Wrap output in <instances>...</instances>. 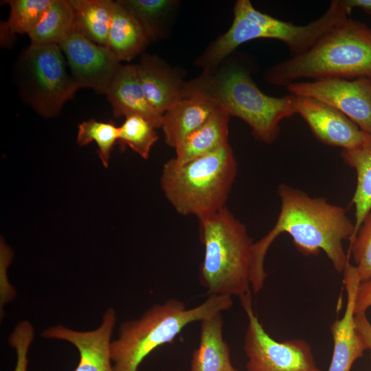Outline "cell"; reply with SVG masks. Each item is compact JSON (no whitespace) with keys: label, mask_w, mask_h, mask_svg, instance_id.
Returning a JSON list of instances; mask_svg holds the SVG:
<instances>
[{"label":"cell","mask_w":371,"mask_h":371,"mask_svg":"<svg viewBox=\"0 0 371 371\" xmlns=\"http://www.w3.org/2000/svg\"><path fill=\"white\" fill-rule=\"evenodd\" d=\"M278 193L281 205L276 224L252 246V291L257 293L263 288L267 276L266 254L273 242L283 233L289 234L297 250L306 256L324 251L334 269L343 273L349 261L343 242L351 240L355 233V224L345 209L286 184L280 185Z\"/></svg>","instance_id":"obj_1"},{"label":"cell","mask_w":371,"mask_h":371,"mask_svg":"<svg viewBox=\"0 0 371 371\" xmlns=\"http://www.w3.org/2000/svg\"><path fill=\"white\" fill-rule=\"evenodd\" d=\"M263 77L272 85L285 87L302 78L371 79V28L347 17L308 51L269 67Z\"/></svg>","instance_id":"obj_2"},{"label":"cell","mask_w":371,"mask_h":371,"mask_svg":"<svg viewBox=\"0 0 371 371\" xmlns=\"http://www.w3.org/2000/svg\"><path fill=\"white\" fill-rule=\"evenodd\" d=\"M186 89L212 99L230 116L249 125L258 141L271 144L280 134V124L295 113L296 95L271 96L263 93L244 67L230 64L203 71L186 81Z\"/></svg>","instance_id":"obj_3"},{"label":"cell","mask_w":371,"mask_h":371,"mask_svg":"<svg viewBox=\"0 0 371 371\" xmlns=\"http://www.w3.org/2000/svg\"><path fill=\"white\" fill-rule=\"evenodd\" d=\"M199 234L204 247L199 280L208 294H251L254 242L246 226L225 207L199 218Z\"/></svg>","instance_id":"obj_4"},{"label":"cell","mask_w":371,"mask_h":371,"mask_svg":"<svg viewBox=\"0 0 371 371\" xmlns=\"http://www.w3.org/2000/svg\"><path fill=\"white\" fill-rule=\"evenodd\" d=\"M232 297L210 295L201 304L188 308L177 299L150 307L139 318L122 324L111 343L115 371H137L143 360L157 348L172 341L188 324L229 309Z\"/></svg>","instance_id":"obj_5"},{"label":"cell","mask_w":371,"mask_h":371,"mask_svg":"<svg viewBox=\"0 0 371 371\" xmlns=\"http://www.w3.org/2000/svg\"><path fill=\"white\" fill-rule=\"evenodd\" d=\"M236 173V159L228 143L183 164L168 160L162 168L160 186L177 213L199 219L226 207Z\"/></svg>","instance_id":"obj_6"},{"label":"cell","mask_w":371,"mask_h":371,"mask_svg":"<svg viewBox=\"0 0 371 371\" xmlns=\"http://www.w3.org/2000/svg\"><path fill=\"white\" fill-rule=\"evenodd\" d=\"M350 14L344 0H333L319 18L306 25H296L256 10L249 0H238L230 27L209 45L204 57L209 64L218 65L238 46L258 38L280 41L291 56H298Z\"/></svg>","instance_id":"obj_7"},{"label":"cell","mask_w":371,"mask_h":371,"mask_svg":"<svg viewBox=\"0 0 371 371\" xmlns=\"http://www.w3.org/2000/svg\"><path fill=\"white\" fill-rule=\"evenodd\" d=\"M58 45H30L21 53L16 71L20 95L36 113L56 116L79 89L67 69Z\"/></svg>","instance_id":"obj_8"},{"label":"cell","mask_w":371,"mask_h":371,"mask_svg":"<svg viewBox=\"0 0 371 371\" xmlns=\"http://www.w3.org/2000/svg\"><path fill=\"white\" fill-rule=\"evenodd\" d=\"M240 300L248 318L244 340L247 371H322L306 341H278L266 332L255 314L251 294Z\"/></svg>","instance_id":"obj_9"},{"label":"cell","mask_w":371,"mask_h":371,"mask_svg":"<svg viewBox=\"0 0 371 371\" xmlns=\"http://www.w3.org/2000/svg\"><path fill=\"white\" fill-rule=\"evenodd\" d=\"M290 94L313 98L336 108L366 133H371V79L326 78L297 81Z\"/></svg>","instance_id":"obj_10"},{"label":"cell","mask_w":371,"mask_h":371,"mask_svg":"<svg viewBox=\"0 0 371 371\" xmlns=\"http://www.w3.org/2000/svg\"><path fill=\"white\" fill-rule=\"evenodd\" d=\"M59 46L77 87L91 88L106 94L122 65L110 49L91 41L76 30Z\"/></svg>","instance_id":"obj_11"},{"label":"cell","mask_w":371,"mask_h":371,"mask_svg":"<svg viewBox=\"0 0 371 371\" xmlns=\"http://www.w3.org/2000/svg\"><path fill=\"white\" fill-rule=\"evenodd\" d=\"M115 322V312L109 308L96 329L78 331L58 325L44 330L41 335L67 341L77 348L80 358L74 371H115L111 359V335Z\"/></svg>","instance_id":"obj_12"},{"label":"cell","mask_w":371,"mask_h":371,"mask_svg":"<svg viewBox=\"0 0 371 371\" xmlns=\"http://www.w3.org/2000/svg\"><path fill=\"white\" fill-rule=\"evenodd\" d=\"M295 113L322 143L342 150L360 144L363 131L340 111L313 98L296 95Z\"/></svg>","instance_id":"obj_13"},{"label":"cell","mask_w":371,"mask_h":371,"mask_svg":"<svg viewBox=\"0 0 371 371\" xmlns=\"http://www.w3.org/2000/svg\"><path fill=\"white\" fill-rule=\"evenodd\" d=\"M343 273L346 305L343 316L330 326L333 350L328 371H350L355 361L366 350L357 333L355 324V302L360 278L356 267L350 262Z\"/></svg>","instance_id":"obj_14"},{"label":"cell","mask_w":371,"mask_h":371,"mask_svg":"<svg viewBox=\"0 0 371 371\" xmlns=\"http://www.w3.org/2000/svg\"><path fill=\"white\" fill-rule=\"evenodd\" d=\"M136 65L144 95L159 113L164 115L185 95L186 81L159 57L144 54Z\"/></svg>","instance_id":"obj_15"},{"label":"cell","mask_w":371,"mask_h":371,"mask_svg":"<svg viewBox=\"0 0 371 371\" xmlns=\"http://www.w3.org/2000/svg\"><path fill=\"white\" fill-rule=\"evenodd\" d=\"M218 107L209 97L186 90L185 95L164 113L161 128L166 144L175 148Z\"/></svg>","instance_id":"obj_16"},{"label":"cell","mask_w":371,"mask_h":371,"mask_svg":"<svg viewBox=\"0 0 371 371\" xmlns=\"http://www.w3.org/2000/svg\"><path fill=\"white\" fill-rule=\"evenodd\" d=\"M106 95L115 117L137 115L146 119L156 128H161L164 115L147 100L136 65H122Z\"/></svg>","instance_id":"obj_17"},{"label":"cell","mask_w":371,"mask_h":371,"mask_svg":"<svg viewBox=\"0 0 371 371\" xmlns=\"http://www.w3.org/2000/svg\"><path fill=\"white\" fill-rule=\"evenodd\" d=\"M200 322L199 344L192 354L190 371H237L232 363L230 350L223 338L222 313Z\"/></svg>","instance_id":"obj_18"},{"label":"cell","mask_w":371,"mask_h":371,"mask_svg":"<svg viewBox=\"0 0 371 371\" xmlns=\"http://www.w3.org/2000/svg\"><path fill=\"white\" fill-rule=\"evenodd\" d=\"M229 117L228 113L219 106L203 125L175 148V161L183 164L228 144Z\"/></svg>","instance_id":"obj_19"},{"label":"cell","mask_w":371,"mask_h":371,"mask_svg":"<svg viewBox=\"0 0 371 371\" xmlns=\"http://www.w3.org/2000/svg\"><path fill=\"white\" fill-rule=\"evenodd\" d=\"M151 42L139 22L117 1H115L107 47L120 62L131 61Z\"/></svg>","instance_id":"obj_20"},{"label":"cell","mask_w":371,"mask_h":371,"mask_svg":"<svg viewBox=\"0 0 371 371\" xmlns=\"http://www.w3.org/2000/svg\"><path fill=\"white\" fill-rule=\"evenodd\" d=\"M363 133L360 144L342 150L341 153L344 163L353 168L357 175V185L352 200L355 208V233L351 240L371 210V133Z\"/></svg>","instance_id":"obj_21"},{"label":"cell","mask_w":371,"mask_h":371,"mask_svg":"<svg viewBox=\"0 0 371 371\" xmlns=\"http://www.w3.org/2000/svg\"><path fill=\"white\" fill-rule=\"evenodd\" d=\"M75 30L91 41L106 47L115 1L111 0H69Z\"/></svg>","instance_id":"obj_22"},{"label":"cell","mask_w":371,"mask_h":371,"mask_svg":"<svg viewBox=\"0 0 371 371\" xmlns=\"http://www.w3.org/2000/svg\"><path fill=\"white\" fill-rule=\"evenodd\" d=\"M74 30L70 1L54 0L27 35L32 44L59 45Z\"/></svg>","instance_id":"obj_23"},{"label":"cell","mask_w":371,"mask_h":371,"mask_svg":"<svg viewBox=\"0 0 371 371\" xmlns=\"http://www.w3.org/2000/svg\"><path fill=\"white\" fill-rule=\"evenodd\" d=\"M142 25L151 41L161 36L163 21L178 3L174 0H118Z\"/></svg>","instance_id":"obj_24"},{"label":"cell","mask_w":371,"mask_h":371,"mask_svg":"<svg viewBox=\"0 0 371 371\" xmlns=\"http://www.w3.org/2000/svg\"><path fill=\"white\" fill-rule=\"evenodd\" d=\"M120 127L117 143L122 150L126 146L146 159L152 146L158 140L156 128L144 117L131 115L125 117Z\"/></svg>","instance_id":"obj_25"},{"label":"cell","mask_w":371,"mask_h":371,"mask_svg":"<svg viewBox=\"0 0 371 371\" xmlns=\"http://www.w3.org/2000/svg\"><path fill=\"white\" fill-rule=\"evenodd\" d=\"M120 127L113 122H99L94 119L78 125L77 143L80 146L94 141L98 146V156L102 165L107 168L111 153L118 141Z\"/></svg>","instance_id":"obj_26"},{"label":"cell","mask_w":371,"mask_h":371,"mask_svg":"<svg viewBox=\"0 0 371 371\" xmlns=\"http://www.w3.org/2000/svg\"><path fill=\"white\" fill-rule=\"evenodd\" d=\"M54 0H10L8 19L1 25L9 33L28 34Z\"/></svg>","instance_id":"obj_27"},{"label":"cell","mask_w":371,"mask_h":371,"mask_svg":"<svg viewBox=\"0 0 371 371\" xmlns=\"http://www.w3.org/2000/svg\"><path fill=\"white\" fill-rule=\"evenodd\" d=\"M348 255L352 256L361 282L371 280V210L350 241Z\"/></svg>","instance_id":"obj_28"},{"label":"cell","mask_w":371,"mask_h":371,"mask_svg":"<svg viewBox=\"0 0 371 371\" xmlns=\"http://www.w3.org/2000/svg\"><path fill=\"white\" fill-rule=\"evenodd\" d=\"M33 328L27 325L18 326L12 334L10 344L15 348L17 361L14 371H27V353L33 337Z\"/></svg>","instance_id":"obj_29"},{"label":"cell","mask_w":371,"mask_h":371,"mask_svg":"<svg viewBox=\"0 0 371 371\" xmlns=\"http://www.w3.org/2000/svg\"><path fill=\"white\" fill-rule=\"evenodd\" d=\"M371 307V280L359 283L355 302V314L365 313Z\"/></svg>","instance_id":"obj_30"},{"label":"cell","mask_w":371,"mask_h":371,"mask_svg":"<svg viewBox=\"0 0 371 371\" xmlns=\"http://www.w3.org/2000/svg\"><path fill=\"white\" fill-rule=\"evenodd\" d=\"M355 329L366 350L371 351V323L365 313L355 315Z\"/></svg>","instance_id":"obj_31"},{"label":"cell","mask_w":371,"mask_h":371,"mask_svg":"<svg viewBox=\"0 0 371 371\" xmlns=\"http://www.w3.org/2000/svg\"><path fill=\"white\" fill-rule=\"evenodd\" d=\"M344 1L350 13L352 9L359 8L371 16V0H344Z\"/></svg>","instance_id":"obj_32"}]
</instances>
